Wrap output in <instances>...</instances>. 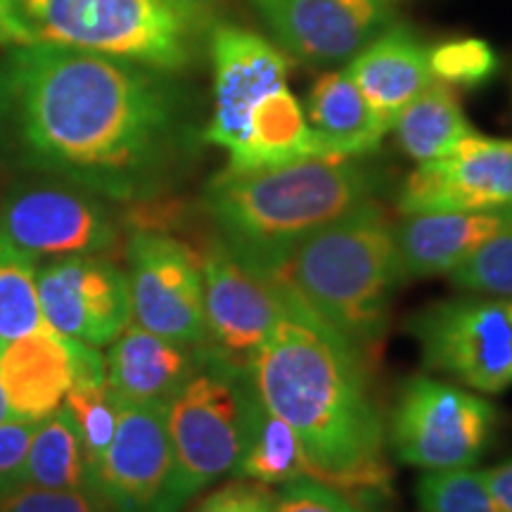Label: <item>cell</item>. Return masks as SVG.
<instances>
[{"instance_id": "cell-26", "label": "cell", "mask_w": 512, "mask_h": 512, "mask_svg": "<svg viewBox=\"0 0 512 512\" xmlns=\"http://www.w3.org/2000/svg\"><path fill=\"white\" fill-rule=\"evenodd\" d=\"M36 259L0 228V342L46 328L36 287Z\"/></svg>"}, {"instance_id": "cell-2", "label": "cell", "mask_w": 512, "mask_h": 512, "mask_svg": "<svg viewBox=\"0 0 512 512\" xmlns=\"http://www.w3.org/2000/svg\"><path fill=\"white\" fill-rule=\"evenodd\" d=\"M249 377L266 408L297 434L311 479L344 496L384 494L387 430L370 396L366 361L285 285Z\"/></svg>"}, {"instance_id": "cell-33", "label": "cell", "mask_w": 512, "mask_h": 512, "mask_svg": "<svg viewBox=\"0 0 512 512\" xmlns=\"http://www.w3.org/2000/svg\"><path fill=\"white\" fill-rule=\"evenodd\" d=\"M275 491L252 479L233 477L209 491L192 512H273Z\"/></svg>"}, {"instance_id": "cell-21", "label": "cell", "mask_w": 512, "mask_h": 512, "mask_svg": "<svg viewBox=\"0 0 512 512\" xmlns=\"http://www.w3.org/2000/svg\"><path fill=\"white\" fill-rule=\"evenodd\" d=\"M306 119L328 155L370 157L389 133L344 67L328 69L313 81Z\"/></svg>"}, {"instance_id": "cell-23", "label": "cell", "mask_w": 512, "mask_h": 512, "mask_svg": "<svg viewBox=\"0 0 512 512\" xmlns=\"http://www.w3.org/2000/svg\"><path fill=\"white\" fill-rule=\"evenodd\" d=\"M396 143L413 162H432L451 152L460 140L475 133L453 86L434 79L399 114L392 126Z\"/></svg>"}, {"instance_id": "cell-13", "label": "cell", "mask_w": 512, "mask_h": 512, "mask_svg": "<svg viewBox=\"0 0 512 512\" xmlns=\"http://www.w3.org/2000/svg\"><path fill=\"white\" fill-rule=\"evenodd\" d=\"M176 460L166 406L124 403L117 432L93 472V489L114 512H169Z\"/></svg>"}, {"instance_id": "cell-7", "label": "cell", "mask_w": 512, "mask_h": 512, "mask_svg": "<svg viewBox=\"0 0 512 512\" xmlns=\"http://www.w3.org/2000/svg\"><path fill=\"white\" fill-rule=\"evenodd\" d=\"M0 228L31 259L107 256L126 245L124 214L114 202L69 181L24 176L0 200Z\"/></svg>"}, {"instance_id": "cell-36", "label": "cell", "mask_w": 512, "mask_h": 512, "mask_svg": "<svg viewBox=\"0 0 512 512\" xmlns=\"http://www.w3.org/2000/svg\"><path fill=\"white\" fill-rule=\"evenodd\" d=\"M12 418L10 415V408H8V401H5V394H3V384H0V422Z\"/></svg>"}, {"instance_id": "cell-15", "label": "cell", "mask_w": 512, "mask_h": 512, "mask_svg": "<svg viewBox=\"0 0 512 512\" xmlns=\"http://www.w3.org/2000/svg\"><path fill=\"white\" fill-rule=\"evenodd\" d=\"M207 53L214 69V110L202 128V143L233 155L256 102L287 83L290 62L268 38L226 22L211 31Z\"/></svg>"}, {"instance_id": "cell-19", "label": "cell", "mask_w": 512, "mask_h": 512, "mask_svg": "<svg viewBox=\"0 0 512 512\" xmlns=\"http://www.w3.org/2000/svg\"><path fill=\"white\" fill-rule=\"evenodd\" d=\"M510 226L512 207L401 214L394 233L403 278L420 280L448 275Z\"/></svg>"}, {"instance_id": "cell-29", "label": "cell", "mask_w": 512, "mask_h": 512, "mask_svg": "<svg viewBox=\"0 0 512 512\" xmlns=\"http://www.w3.org/2000/svg\"><path fill=\"white\" fill-rule=\"evenodd\" d=\"M501 67L496 50L484 38H448L430 48V69L437 81L460 88H479Z\"/></svg>"}, {"instance_id": "cell-14", "label": "cell", "mask_w": 512, "mask_h": 512, "mask_svg": "<svg viewBox=\"0 0 512 512\" xmlns=\"http://www.w3.org/2000/svg\"><path fill=\"white\" fill-rule=\"evenodd\" d=\"M396 207L401 214L512 207V140L470 133L444 157L418 164Z\"/></svg>"}, {"instance_id": "cell-25", "label": "cell", "mask_w": 512, "mask_h": 512, "mask_svg": "<svg viewBox=\"0 0 512 512\" xmlns=\"http://www.w3.org/2000/svg\"><path fill=\"white\" fill-rule=\"evenodd\" d=\"M22 484L43 489H93L91 467L83 453L79 432L64 406L36 425Z\"/></svg>"}, {"instance_id": "cell-8", "label": "cell", "mask_w": 512, "mask_h": 512, "mask_svg": "<svg viewBox=\"0 0 512 512\" xmlns=\"http://www.w3.org/2000/svg\"><path fill=\"white\" fill-rule=\"evenodd\" d=\"M498 411L484 396L434 377H411L396 399L389 441L401 463L422 470L472 467L491 444Z\"/></svg>"}, {"instance_id": "cell-5", "label": "cell", "mask_w": 512, "mask_h": 512, "mask_svg": "<svg viewBox=\"0 0 512 512\" xmlns=\"http://www.w3.org/2000/svg\"><path fill=\"white\" fill-rule=\"evenodd\" d=\"M219 24V0H0V50L60 46L181 74Z\"/></svg>"}, {"instance_id": "cell-30", "label": "cell", "mask_w": 512, "mask_h": 512, "mask_svg": "<svg viewBox=\"0 0 512 512\" xmlns=\"http://www.w3.org/2000/svg\"><path fill=\"white\" fill-rule=\"evenodd\" d=\"M448 278L465 292L512 299V226L453 268Z\"/></svg>"}, {"instance_id": "cell-12", "label": "cell", "mask_w": 512, "mask_h": 512, "mask_svg": "<svg viewBox=\"0 0 512 512\" xmlns=\"http://www.w3.org/2000/svg\"><path fill=\"white\" fill-rule=\"evenodd\" d=\"M36 287L48 328L95 349L112 344L133 320L128 275L107 256L43 261Z\"/></svg>"}, {"instance_id": "cell-10", "label": "cell", "mask_w": 512, "mask_h": 512, "mask_svg": "<svg viewBox=\"0 0 512 512\" xmlns=\"http://www.w3.org/2000/svg\"><path fill=\"white\" fill-rule=\"evenodd\" d=\"M124 254L133 323L157 335L204 347L207 323L200 252L171 233L131 228Z\"/></svg>"}, {"instance_id": "cell-9", "label": "cell", "mask_w": 512, "mask_h": 512, "mask_svg": "<svg viewBox=\"0 0 512 512\" xmlns=\"http://www.w3.org/2000/svg\"><path fill=\"white\" fill-rule=\"evenodd\" d=\"M422 363L482 394L512 387V299L458 297L437 302L408 323Z\"/></svg>"}, {"instance_id": "cell-34", "label": "cell", "mask_w": 512, "mask_h": 512, "mask_svg": "<svg viewBox=\"0 0 512 512\" xmlns=\"http://www.w3.org/2000/svg\"><path fill=\"white\" fill-rule=\"evenodd\" d=\"M38 422L8 418L0 422V496L22 482L24 463Z\"/></svg>"}, {"instance_id": "cell-6", "label": "cell", "mask_w": 512, "mask_h": 512, "mask_svg": "<svg viewBox=\"0 0 512 512\" xmlns=\"http://www.w3.org/2000/svg\"><path fill=\"white\" fill-rule=\"evenodd\" d=\"M254 403L252 377L207 351L195 375L166 403L176 460L169 512H181L211 484L235 475Z\"/></svg>"}, {"instance_id": "cell-4", "label": "cell", "mask_w": 512, "mask_h": 512, "mask_svg": "<svg viewBox=\"0 0 512 512\" xmlns=\"http://www.w3.org/2000/svg\"><path fill=\"white\" fill-rule=\"evenodd\" d=\"M396 221L368 200L306 238L271 280L297 294L363 361L380 351L406 283Z\"/></svg>"}, {"instance_id": "cell-3", "label": "cell", "mask_w": 512, "mask_h": 512, "mask_svg": "<svg viewBox=\"0 0 512 512\" xmlns=\"http://www.w3.org/2000/svg\"><path fill=\"white\" fill-rule=\"evenodd\" d=\"M380 176L366 157L323 155L268 169H223L202 190V214L233 254L271 280L287 256L358 204Z\"/></svg>"}, {"instance_id": "cell-11", "label": "cell", "mask_w": 512, "mask_h": 512, "mask_svg": "<svg viewBox=\"0 0 512 512\" xmlns=\"http://www.w3.org/2000/svg\"><path fill=\"white\" fill-rule=\"evenodd\" d=\"M204 323L207 347L226 366L249 375L280 313V285L247 268L216 230L202 240Z\"/></svg>"}, {"instance_id": "cell-35", "label": "cell", "mask_w": 512, "mask_h": 512, "mask_svg": "<svg viewBox=\"0 0 512 512\" xmlns=\"http://www.w3.org/2000/svg\"><path fill=\"white\" fill-rule=\"evenodd\" d=\"M484 482L505 512H512V458L508 463L482 472Z\"/></svg>"}, {"instance_id": "cell-18", "label": "cell", "mask_w": 512, "mask_h": 512, "mask_svg": "<svg viewBox=\"0 0 512 512\" xmlns=\"http://www.w3.org/2000/svg\"><path fill=\"white\" fill-rule=\"evenodd\" d=\"M207 358V347L178 342L133 323L107 344L105 382L124 403L166 406Z\"/></svg>"}, {"instance_id": "cell-37", "label": "cell", "mask_w": 512, "mask_h": 512, "mask_svg": "<svg viewBox=\"0 0 512 512\" xmlns=\"http://www.w3.org/2000/svg\"><path fill=\"white\" fill-rule=\"evenodd\" d=\"M252 3L256 5V8H259L261 15H264V12H268L271 8H275V5H278L280 0H252Z\"/></svg>"}, {"instance_id": "cell-16", "label": "cell", "mask_w": 512, "mask_h": 512, "mask_svg": "<svg viewBox=\"0 0 512 512\" xmlns=\"http://www.w3.org/2000/svg\"><path fill=\"white\" fill-rule=\"evenodd\" d=\"M399 0H280L264 12L275 46L306 67L347 64L394 24Z\"/></svg>"}, {"instance_id": "cell-17", "label": "cell", "mask_w": 512, "mask_h": 512, "mask_svg": "<svg viewBox=\"0 0 512 512\" xmlns=\"http://www.w3.org/2000/svg\"><path fill=\"white\" fill-rule=\"evenodd\" d=\"M81 344L48 325L0 342V384L12 418L41 422L62 406L76 382Z\"/></svg>"}, {"instance_id": "cell-28", "label": "cell", "mask_w": 512, "mask_h": 512, "mask_svg": "<svg viewBox=\"0 0 512 512\" xmlns=\"http://www.w3.org/2000/svg\"><path fill=\"white\" fill-rule=\"evenodd\" d=\"M422 512H505L472 467L427 472L418 482Z\"/></svg>"}, {"instance_id": "cell-1", "label": "cell", "mask_w": 512, "mask_h": 512, "mask_svg": "<svg viewBox=\"0 0 512 512\" xmlns=\"http://www.w3.org/2000/svg\"><path fill=\"white\" fill-rule=\"evenodd\" d=\"M202 131L176 74L60 46L0 53V164L114 204L169 195Z\"/></svg>"}, {"instance_id": "cell-24", "label": "cell", "mask_w": 512, "mask_h": 512, "mask_svg": "<svg viewBox=\"0 0 512 512\" xmlns=\"http://www.w3.org/2000/svg\"><path fill=\"white\" fill-rule=\"evenodd\" d=\"M233 477L252 479L266 486H283L299 477H309V460L297 434L271 408H266L259 394Z\"/></svg>"}, {"instance_id": "cell-20", "label": "cell", "mask_w": 512, "mask_h": 512, "mask_svg": "<svg viewBox=\"0 0 512 512\" xmlns=\"http://www.w3.org/2000/svg\"><path fill=\"white\" fill-rule=\"evenodd\" d=\"M344 69L387 131H392L399 114L434 81L430 48L406 24L384 29Z\"/></svg>"}, {"instance_id": "cell-32", "label": "cell", "mask_w": 512, "mask_h": 512, "mask_svg": "<svg viewBox=\"0 0 512 512\" xmlns=\"http://www.w3.org/2000/svg\"><path fill=\"white\" fill-rule=\"evenodd\" d=\"M273 512H361L342 491L311 477H299L275 491Z\"/></svg>"}, {"instance_id": "cell-31", "label": "cell", "mask_w": 512, "mask_h": 512, "mask_svg": "<svg viewBox=\"0 0 512 512\" xmlns=\"http://www.w3.org/2000/svg\"><path fill=\"white\" fill-rule=\"evenodd\" d=\"M0 512H114L95 489H43V486H12L0 496Z\"/></svg>"}, {"instance_id": "cell-22", "label": "cell", "mask_w": 512, "mask_h": 512, "mask_svg": "<svg viewBox=\"0 0 512 512\" xmlns=\"http://www.w3.org/2000/svg\"><path fill=\"white\" fill-rule=\"evenodd\" d=\"M323 155H328V150L311 131L302 105L285 83L256 102L245 138L238 150L228 155V169H268Z\"/></svg>"}, {"instance_id": "cell-27", "label": "cell", "mask_w": 512, "mask_h": 512, "mask_svg": "<svg viewBox=\"0 0 512 512\" xmlns=\"http://www.w3.org/2000/svg\"><path fill=\"white\" fill-rule=\"evenodd\" d=\"M64 408L79 432L83 453H86L91 479L95 467L110 448L117 432L121 401L107 387V382H76L64 396Z\"/></svg>"}]
</instances>
